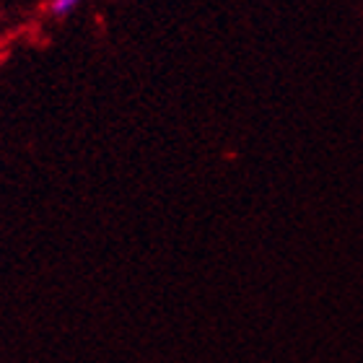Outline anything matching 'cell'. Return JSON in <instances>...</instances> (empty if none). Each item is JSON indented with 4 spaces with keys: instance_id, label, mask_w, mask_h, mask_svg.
<instances>
[{
    "instance_id": "1",
    "label": "cell",
    "mask_w": 363,
    "mask_h": 363,
    "mask_svg": "<svg viewBox=\"0 0 363 363\" xmlns=\"http://www.w3.org/2000/svg\"><path fill=\"white\" fill-rule=\"evenodd\" d=\"M81 3H84V0H50L47 11H50L52 18H68L70 13H76Z\"/></svg>"
}]
</instances>
